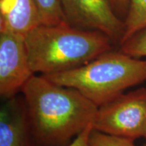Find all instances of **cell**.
Returning <instances> with one entry per match:
<instances>
[{"mask_svg": "<svg viewBox=\"0 0 146 146\" xmlns=\"http://www.w3.org/2000/svg\"><path fill=\"white\" fill-rule=\"evenodd\" d=\"M68 25L107 35L119 46L125 33V22L114 12L108 0H61Z\"/></svg>", "mask_w": 146, "mask_h": 146, "instance_id": "5", "label": "cell"}, {"mask_svg": "<svg viewBox=\"0 0 146 146\" xmlns=\"http://www.w3.org/2000/svg\"><path fill=\"white\" fill-rule=\"evenodd\" d=\"M0 146H34L23 97L7 99L1 108Z\"/></svg>", "mask_w": 146, "mask_h": 146, "instance_id": "7", "label": "cell"}, {"mask_svg": "<svg viewBox=\"0 0 146 146\" xmlns=\"http://www.w3.org/2000/svg\"><path fill=\"white\" fill-rule=\"evenodd\" d=\"M35 75L29 62L25 35L0 30V94L15 96Z\"/></svg>", "mask_w": 146, "mask_h": 146, "instance_id": "6", "label": "cell"}, {"mask_svg": "<svg viewBox=\"0 0 146 146\" xmlns=\"http://www.w3.org/2000/svg\"><path fill=\"white\" fill-rule=\"evenodd\" d=\"M119 51L133 58L146 57V29L123 43L120 46Z\"/></svg>", "mask_w": 146, "mask_h": 146, "instance_id": "11", "label": "cell"}, {"mask_svg": "<svg viewBox=\"0 0 146 146\" xmlns=\"http://www.w3.org/2000/svg\"><path fill=\"white\" fill-rule=\"evenodd\" d=\"M93 130L134 140L146 138V88L123 94L99 106Z\"/></svg>", "mask_w": 146, "mask_h": 146, "instance_id": "4", "label": "cell"}, {"mask_svg": "<svg viewBox=\"0 0 146 146\" xmlns=\"http://www.w3.org/2000/svg\"><path fill=\"white\" fill-rule=\"evenodd\" d=\"M25 39L31 68L41 75L79 68L112 50L114 45L101 32L68 25H39L27 33Z\"/></svg>", "mask_w": 146, "mask_h": 146, "instance_id": "2", "label": "cell"}, {"mask_svg": "<svg viewBox=\"0 0 146 146\" xmlns=\"http://www.w3.org/2000/svg\"><path fill=\"white\" fill-rule=\"evenodd\" d=\"M41 25L34 0H0V30L25 35Z\"/></svg>", "mask_w": 146, "mask_h": 146, "instance_id": "8", "label": "cell"}, {"mask_svg": "<svg viewBox=\"0 0 146 146\" xmlns=\"http://www.w3.org/2000/svg\"><path fill=\"white\" fill-rule=\"evenodd\" d=\"M133 140L92 130L89 136L90 146H135Z\"/></svg>", "mask_w": 146, "mask_h": 146, "instance_id": "12", "label": "cell"}, {"mask_svg": "<svg viewBox=\"0 0 146 146\" xmlns=\"http://www.w3.org/2000/svg\"><path fill=\"white\" fill-rule=\"evenodd\" d=\"M34 146H60L92 124L98 107L76 89L33 75L21 89Z\"/></svg>", "mask_w": 146, "mask_h": 146, "instance_id": "1", "label": "cell"}, {"mask_svg": "<svg viewBox=\"0 0 146 146\" xmlns=\"http://www.w3.org/2000/svg\"><path fill=\"white\" fill-rule=\"evenodd\" d=\"M143 146H146V143H145V144H144V145H143Z\"/></svg>", "mask_w": 146, "mask_h": 146, "instance_id": "15", "label": "cell"}, {"mask_svg": "<svg viewBox=\"0 0 146 146\" xmlns=\"http://www.w3.org/2000/svg\"><path fill=\"white\" fill-rule=\"evenodd\" d=\"M124 22L125 33L119 47L134 35L146 29V0H130Z\"/></svg>", "mask_w": 146, "mask_h": 146, "instance_id": "9", "label": "cell"}, {"mask_svg": "<svg viewBox=\"0 0 146 146\" xmlns=\"http://www.w3.org/2000/svg\"><path fill=\"white\" fill-rule=\"evenodd\" d=\"M118 17L125 21L129 8L130 0H108Z\"/></svg>", "mask_w": 146, "mask_h": 146, "instance_id": "13", "label": "cell"}, {"mask_svg": "<svg viewBox=\"0 0 146 146\" xmlns=\"http://www.w3.org/2000/svg\"><path fill=\"white\" fill-rule=\"evenodd\" d=\"M42 76L61 86L76 89L99 107L146 81V60L111 50L79 68Z\"/></svg>", "mask_w": 146, "mask_h": 146, "instance_id": "3", "label": "cell"}, {"mask_svg": "<svg viewBox=\"0 0 146 146\" xmlns=\"http://www.w3.org/2000/svg\"><path fill=\"white\" fill-rule=\"evenodd\" d=\"M92 130V124H90L76 137L72 143L66 146H90L89 140Z\"/></svg>", "mask_w": 146, "mask_h": 146, "instance_id": "14", "label": "cell"}, {"mask_svg": "<svg viewBox=\"0 0 146 146\" xmlns=\"http://www.w3.org/2000/svg\"><path fill=\"white\" fill-rule=\"evenodd\" d=\"M39 11L41 25H68L62 8L61 0H34Z\"/></svg>", "mask_w": 146, "mask_h": 146, "instance_id": "10", "label": "cell"}]
</instances>
